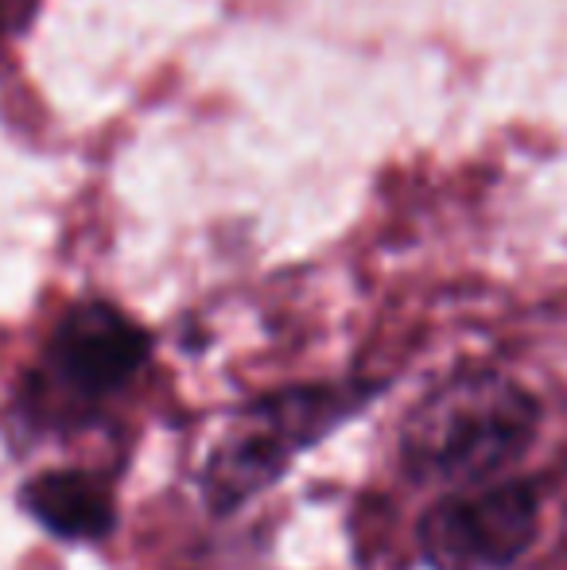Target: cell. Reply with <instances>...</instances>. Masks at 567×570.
Returning a JSON list of instances; mask_svg holds the SVG:
<instances>
[{
    "instance_id": "cell-1",
    "label": "cell",
    "mask_w": 567,
    "mask_h": 570,
    "mask_svg": "<svg viewBox=\"0 0 567 570\" xmlns=\"http://www.w3.org/2000/svg\"><path fill=\"white\" fill-rule=\"evenodd\" d=\"M540 400L498 368H467L417 400L401 428L404 473L420 485H478L532 446Z\"/></svg>"
},
{
    "instance_id": "cell-2",
    "label": "cell",
    "mask_w": 567,
    "mask_h": 570,
    "mask_svg": "<svg viewBox=\"0 0 567 570\" xmlns=\"http://www.w3.org/2000/svg\"><path fill=\"white\" fill-rule=\"evenodd\" d=\"M373 396H381V381L292 384L250 400L226 423L198 473L206 509L214 517H229L273 489L295 458L354 420Z\"/></svg>"
},
{
    "instance_id": "cell-3",
    "label": "cell",
    "mask_w": 567,
    "mask_h": 570,
    "mask_svg": "<svg viewBox=\"0 0 567 570\" xmlns=\"http://www.w3.org/2000/svg\"><path fill=\"white\" fill-rule=\"evenodd\" d=\"M540 535V493L532 481H478L439 497L420 517L417 543L431 570H509Z\"/></svg>"
},
{
    "instance_id": "cell-4",
    "label": "cell",
    "mask_w": 567,
    "mask_h": 570,
    "mask_svg": "<svg viewBox=\"0 0 567 570\" xmlns=\"http://www.w3.org/2000/svg\"><path fill=\"white\" fill-rule=\"evenodd\" d=\"M151 334L109 299H78L62 311L43 350V373L78 400L121 392L144 368Z\"/></svg>"
},
{
    "instance_id": "cell-5",
    "label": "cell",
    "mask_w": 567,
    "mask_h": 570,
    "mask_svg": "<svg viewBox=\"0 0 567 570\" xmlns=\"http://www.w3.org/2000/svg\"><path fill=\"white\" fill-rule=\"evenodd\" d=\"M20 504L39 528L67 543H101L117 528V504L109 485L90 470H43L23 481Z\"/></svg>"
},
{
    "instance_id": "cell-6",
    "label": "cell",
    "mask_w": 567,
    "mask_h": 570,
    "mask_svg": "<svg viewBox=\"0 0 567 570\" xmlns=\"http://www.w3.org/2000/svg\"><path fill=\"white\" fill-rule=\"evenodd\" d=\"M36 8H39V0H0V28L23 31Z\"/></svg>"
}]
</instances>
